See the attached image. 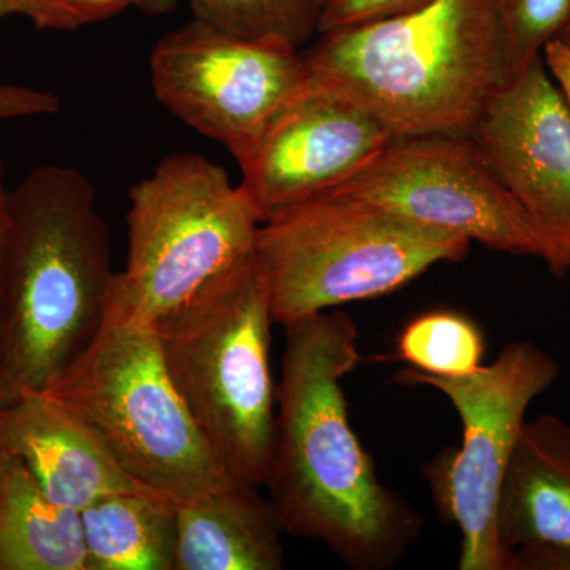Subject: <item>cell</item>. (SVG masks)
Listing matches in <instances>:
<instances>
[{"label": "cell", "mask_w": 570, "mask_h": 570, "mask_svg": "<svg viewBox=\"0 0 570 570\" xmlns=\"http://www.w3.org/2000/svg\"><path fill=\"white\" fill-rule=\"evenodd\" d=\"M43 392L88 426L132 478L176 502L236 482L176 392L154 328L105 322Z\"/></svg>", "instance_id": "obj_7"}, {"label": "cell", "mask_w": 570, "mask_h": 570, "mask_svg": "<svg viewBox=\"0 0 570 570\" xmlns=\"http://www.w3.org/2000/svg\"><path fill=\"white\" fill-rule=\"evenodd\" d=\"M303 58L311 80L395 137L466 135L509 77L494 0H420L318 33Z\"/></svg>", "instance_id": "obj_3"}, {"label": "cell", "mask_w": 570, "mask_h": 570, "mask_svg": "<svg viewBox=\"0 0 570 570\" xmlns=\"http://www.w3.org/2000/svg\"><path fill=\"white\" fill-rule=\"evenodd\" d=\"M485 336L472 318L438 309L409 321L396 337V358L434 376H463L483 365Z\"/></svg>", "instance_id": "obj_18"}, {"label": "cell", "mask_w": 570, "mask_h": 570, "mask_svg": "<svg viewBox=\"0 0 570 570\" xmlns=\"http://www.w3.org/2000/svg\"><path fill=\"white\" fill-rule=\"evenodd\" d=\"M0 449L22 461L52 501L78 512L108 494L149 489L43 390L0 407Z\"/></svg>", "instance_id": "obj_14"}, {"label": "cell", "mask_w": 570, "mask_h": 570, "mask_svg": "<svg viewBox=\"0 0 570 570\" xmlns=\"http://www.w3.org/2000/svg\"><path fill=\"white\" fill-rule=\"evenodd\" d=\"M272 324L253 253L154 326L168 376L213 455L255 487H264L275 444Z\"/></svg>", "instance_id": "obj_4"}, {"label": "cell", "mask_w": 570, "mask_h": 570, "mask_svg": "<svg viewBox=\"0 0 570 570\" xmlns=\"http://www.w3.org/2000/svg\"><path fill=\"white\" fill-rule=\"evenodd\" d=\"M335 190L499 253L540 258L557 275L570 269L569 250L510 193L466 135L395 137Z\"/></svg>", "instance_id": "obj_9"}, {"label": "cell", "mask_w": 570, "mask_h": 570, "mask_svg": "<svg viewBox=\"0 0 570 570\" xmlns=\"http://www.w3.org/2000/svg\"><path fill=\"white\" fill-rule=\"evenodd\" d=\"M469 245L332 190L262 223L254 254L275 324L287 326L392 294L431 266L461 261Z\"/></svg>", "instance_id": "obj_5"}, {"label": "cell", "mask_w": 570, "mask_h": 570, "mask_svg": "<svg viewBox=\"0 0 570 570\" xmlns=\"http://www.w3.org/2000/svg\"><path fill=\"white\" fill-rule=\"evenodd\" d=\"M134 9L142 11L149 17H163L175 9L176 0H130Z\"/></svg>", "instance_id": "obj_26"}, {"label": "cell", "mask_w": 570, "mask_h": 570, "mask_svg": "<svg viewBox=\"0 0 570 570\" xmlns=\"http://www.w3.org/2000/svg\"><path fill=\"white\" fill-rule=\"evenodd\" d=\"M126 265L107 322L154 328L214 276L254 253L262 217L239 184L202 154L165 157L134 184Z\"/></svg>", "instance_id": "obj_6"}, {"label": "cell", "mask_w": 570, "mask_h": 570, "mask_svg": "<svg viewBox=\"0 0 570 570\" xmlns=\"http://www.w3.org/2000/svg\"><path fill=\"white\" fill-rule=\"evenodd\" d=\"M0 570H88L81 513L52 501L0 449Z\"/></svg>", "instance_id": "obj_16"}, {"label": "cell", "mask_w": 570, "mask_h": 570, "mask_svg": "<svg viewBox=\"0 0 570 570\" xmlns=\"http://www.w3.org/2000/svg\"><path fill=\"white\" fill-rule=\"evenodd\" d=\"M498 539L509 570H570V423L527 420L505 469Z\"/></svg>", "instance_id": "obj_13"}, {"label": "cell", "mask_w": 570, "mask_h": 570, "mask_svg": "<svg viewBox=\"0 0 570 570\" xmlns=\"http://www.w3.org/2000/svg\"><path fill=\"white\" fill-rule=\"evenodd\" d=\"M393 138L371 112L309 78L236 159L239 186L265 223L343 186Z\"/></svg>", "instance_id": "obj_11"}, {"label": "cell", "mask_w": 570, "mask_h": 570, "mask_svg": "<svg viewBox=\"0 0 570 570\" xmlns=\"http://www.w3.org/2000/svg\"><path fill=\"white\" fill-rule=\"evenodd\" d=\"M466 137L570 253V104L543 56L499 86Z\"/></svg>", "instance_id": "obj_12"}, {"label": "cell", "mask_w": 570, "mask_h": 570, "mask_svg": "<svg viewBox=\"0 0 570 570\" xmlns=\"http://www.w3.org/2000/svg\"><path fill=\"white\" fill-rule=\"evenodd\" d=\"M88 570H176V501L153 489L119 491L81 510Z\"/></svg>", "instance_id": "obj_17"}, {"label": "cell", "mask_w": 570, "mask_h": 570, "mask_svg": "<svg viewBox=\"0 0 570 570\" xmlns=\"http://www.w3.org/2000/svg\"><path fill=\"white\" fill-rule=\"evenodd\" d=\"M560 374V362L530 341L509 344L493 363L463 376L414 367L397 374L400 384L448 396L463 425L460 448L441 450L423 468L439 515L460 528V570H509L497 527L502 480L528 407Z\"/></svg>", "instance_id": "obj_8"}, {"label": "cell", "mask_w": 570, "mask_h": 570, "mask_svg": "<svg viewBox=\"0 0 570 570\" xmlns=\"http://www.w3.org/2000/svg\"><path fill=\"white\" fill-rule=\"evenodd\" d=\"M10 234V189L6 184L3 164L0 159V276H2L3 258Z\"/></svg>", "instance_id": "obj_25"}, {"label": "cell", "mask_w": 570, "mask_h": 570, "mask_svg": "<svg viewBox=\"0 0 570 570\" xmlns=\"http://www.w3.org/2000/svg\"><path fill=\"white\" fill-rule=\"evenodd\" d=\"M129 9L130 0H0V18H24L40 31H80Z\"/></svg>", "instance_id": "obj_21"}, {"label": "cell", "mask_w": 570, "mask_h": 570, "mask_svg": "<svg viewBox=\"0 0 570 570\" xmlns=\"http://www.w3.org/2000/svg\"><path fill=\"white\" fill-rule=\"evenodd\" d=\"M110 236L88 176L32 168L10 190L0 276V407L45 390L107 322Z\"/></svg>", "instance_id": "obj_2"}, {"label": "cell", "mask_w": 570, "mask_h": 570, "mask_svg": "<svg viewBox=\"0 0 570 570\" xmlns=\"http://www.w3.org/2000/svg\"><path fill=\"white\" fill-rule=\"evenodd\" d=\"M509 77L542 56L570 26V0H494Z\"/></svg>", "instance_id": "obj_20"}, {"label": "cell", "mask_w": 570, "mask_h": 570, "mask_svg": "<svg viewBox=\"0 0 570 570\" xmlns=\"http://www.w3.org/2000/svg\"><path fill=\"white\" fill-rule=\"evenodd\" d=\"M258 489L232 482L176 502V570L283 569V527Z\"/></svg>", "instance_id": "obj_15"}, {"label": "cell", "mask_w": 570, "mask_h": 570, "mask_svg": "<svg viewBox=\"0 0 570 570\" xmlns=\"http://www.w3.org/2000/svg\"><path fill=\"white\" fill-rule=\"evenodd\" d=\"M61 110V100L50 91L0 82V121L40 118Z\"/></svg>", "instance_id": "obj_23"}, {"label": "cell", "mask_w": 570, "mask_h": 570, "mask_svg": "<svg viewBox=\"0 0 570 570\" xmlns=\"http://www.w3.org/2000/svg\"><path fill=\"white\" fill-rule=\"evenodd\" d=\"M276 430L264 487L284 534L317 540L355 570L395 566L422 530L406 499L377 480L348 422L343 379L358 366V330L330 309L284 326Z\"/></svg>", "instance_id": "obj_1"}, {"label": "cell", "mask_w": 570, "mask_h": 570, "mask_svg": "<svg viewBox=\"0 0 570 570\" xmlns=\"http://www.w3.org/2000/svg\"><path fill=\"white\" fill-rule=\"evenodd\" d=\"M542 56H546L550 73L570 104V26L557 40L547 45Z\"/></svg>", "instance_id": "obj_24"}, {"label": "cell", "mask_w": 570, "mask_h": 570, "mask_svg": "<svg viewBox=\"0 0 570 570\" xmlns=\"http://www.w3.org/2000/svg\"><path fill=\"white\" fill-rule=\"evenodd\" d=\"M194 20L219 31L253 40L303 45L317 36L313 0H186Z\"/></svg>", "instance_id": "obj_19"}, {"label": "cell", "mask_w": 570, "mask_h": 570, "mask_svg": "<svg viewBox=\"0 0 570 570\" xmlns=\"http://www.w3.org/2000/svg\"><path fill=\"white\" fill-rule=\"evenodd\" d=\"M313 2L318 14V36L333 29L387 17L415 6L420 0H313Z\"/></svg>", "instance_id": "obj_22"}, {"label": "cell", "mask_w": 570, "mask_h": 570, "mask_svg": "<svg viewBox=\"0 0 570 570\" xmlns=\"http://www.w3.org/2000/svg\"><path fill=\"white\" fill-rule=\"evenodd\" d=\"M157 100L179 121L239 159L285 104L309 81L303 50L190 21L149 56Z\"/></svg>", "instance_id": "obj_10"}]
</instances>
